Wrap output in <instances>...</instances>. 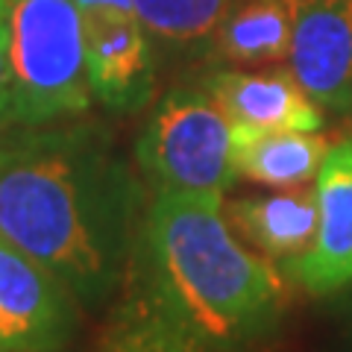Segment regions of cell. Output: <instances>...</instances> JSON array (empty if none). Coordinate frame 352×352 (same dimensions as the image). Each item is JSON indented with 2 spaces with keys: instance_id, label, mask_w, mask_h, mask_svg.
<instances>
[{
  "instance_id": "obj_1",
  "label": "cell",
  "mask_w": 352,
  "mask_h": 352,
  "mask_svg": "<svg viewBox=\"0 0 352 352\" xmlns=\"http://www.w3.org/2000/svg\"><path fill=\"white\" fill-rule=\"evenodd\" d=\"M147 206L100 124L71 118L0 144V235L56 273L85 311L126 288Z\"/></svg>"
},
{
  "instance_id": "obj_2",
  "label": "cell",
  "mask_w": 352,
  "mask_h": 352,
  "mask_svg": "<svg viewBox=\"0 0 352 352\" xmlns=\"http://www.w3.org/2000/svg\"><path fill=\"white\" fill-rule=\"evenodd\" d=\"M129 279L208 352H247L282 320L285 285L229 226L223 194L153 191Z\"/></svg>"
},
{
  "instance_id": "obj_3",
  "label": "cell",
  "mask_w": 352,
  "mask_h": 352,
  "mask_svg": "<svg viewBox=\"0 0 352 352\" xmlns=\"http://www.w3.org/2000/svg\"><path fill=\"white\" fill-rule=\"evenodd\" d=\"M6 132L85 115L94 103L76 0H9Z\"/></svg>"
},
{
  "instance_id": "obj_4",
  "label": "cell",
  "mask_w": 352,
  "mask_h": 352,
  "mask_svg": "<svg viewBox=\"0 0 352 352\" xmlns=\"http://www.w3.org/2000/svg\"><path fill=\"white\" fill-rule=\"evenodd\" d=\"M135 162L153 191L226 194L238 179L232 120L200 82L173 85L141 129Z\"/></svg>"
},
{
  "instance_id": "obj_5",
  "label": "cell",
  "mask_w": 352,
  "mask_h": 352,
  "mask_svg": "<svg viewBox=\"0 0 352 352\" xmlns=\"http://www.w3.org/2000/svg\"><path fill=\"white\" fill-rule=\"evenodd\" d=\"M80 308L56 273L0 235V349H65L80 326Z\"/></svg>"
},
{
  "instance_id": "obj_6",
  "label": "cell",
  "mask_w": 352,
  "mask_h": 352,
  "mask_svg": "<svg viewBox=\"0 0 352 352\" xmlns=\"http://www.w3.org/2000/svg\"><path fill=\"white\" fill-rule=\"evenodd\" d=\"M85 21V59L91 94L106 112H141L156 94V41L135 12H91Z\"/></svg>"
},
{
  "instance_id": "obj_7",
  "label": "cell",
  "mask_w": 352,
  "mask_h": 352,
  "mask_svg": "<svg viewBox=\"0 0 352 352\" xmlns=\"http://www.w3.org/2000/svg\"><path fill=\"white\" fill-rule=\"evenodd\" d=\"M288 68L323 112L352 115V0H300Z\"/></svg>"
},
{
  "instance_id": "obj_8",
  "label": "cell",
  "mask_w": 352,
  "mask_h": 352,
  "mask_svg": "<svg viewBox=\"0 0 352 352\" xmlns=\"http://www.w3.org/2000/svg\"><path fill=\"white\" fill-rule=\"evenodd\" d=\"M317 235L288 270L314 296H332L352 285V138L329 150L314 179Z\"/></svg>"
},
{
  "instance_id": "obj_9",
  "label": "cell",
  "mask_w": 352,
  "mask_h": 352,
  "mask_svg": "<svg viewBox=\"0 0 352 352\" xmlns=\"http://www.w3.org/2000/svg\"><path fill=\"white\" fill-rule=\"evenodd\" d=\"M200 85L217 100L223 115L238 129H296L320 132L326 124L323 109L300 85L291 68L235 71L214 68L200 76Z\"/></svg>"
},
{
  "instance_id": "obj_10",
  "label": "cell",
  "mask_w": 352,
  "mask_h": 352,
  "mask_svg": "<svg viewBox=\"0 0 352 352\" xmlns=\"http://www.w3.org/2000/svg\"><path fill=\"white\" fill-rule=\"evenodd\" d=\"M223 214L244 244L285 267L305 256L317 235L314 191L291 188L279 194L241 197L223 203Z\"/></svg>"
},
{
  "instance_id": "obj_11",
  "label": "cell",
  "mask_w": 352,
  "mask_h": 352,
  "mask_svg": "<svg viewBox=\"0 0 352 352\" xmlns=\"http://www.w3.org/2000/svg\"><path fill=\"white\" fill-rule=\"evenodd\" d=\"M235 141V170L250 182L267 188L291 191L317 179L332 144L320 132L296 129H238L232 126Z\"/></svg>"
},
{
  "instance_id": "obj_12",
  "label": "cell",
  "mask_w": 352,
  "mask_h": 352,
  "mask_svg": "<svg viewBox=\"0 0 352 352\" xmlns=\"http://www.w3.org/2000/svg\"><path fill=\"white\" fill-rule=\"evenodd\" d=\"M300 0H235L217 27L208 59L223 65H270L291 53Z\"/></svg>"
},
{
  "instance_id": "obj_13",
  "label": "cell",
  "mask_w": 352,
  "mask_h": 352,
  "mask_svg": "<svg viewBox=\"0 0 352 352\" xmlns=\"http://www.w3.org/2000/svg\"><path fill=\"white\" fill-rule=\"evenodd\" d=\"M235 0H135V15L170 56L208 59L214 32Z\"/></svg>"
},
{
  "instance_id": "obj_14",
  "label": "cell",
  "mask_w": 352,
  "mask_h": 352,
  "mask_svg": "<svg viewBox=\"0 0 352 352\" xmlns=\"http://www.w3.org/2000/svg\"><path fill=\"white\" fill-rule=\"evenodd\" d=\"M112 317L100 352H208L135 279H126V296Z\"/></svg>"
},
{
  "instance_id": "obj_15",
  "label": "cell",
  "mask_w": 352,
  "mask_h": 352,
  "mask_svg": "<svg viewBox=\"0 0 352 352\" xmlns=\"http://www.w3.org/2000/svg\"><path fill=\"white\" fill-rule=\"evenodd\" d=\"M6 91H9V6L0 0V135L6 132Z\"/></svg>"
},
{
  "instance_id": "obj_16",
  "label": "cell",
  "mask_w": 352,
  "mask_h": 352,
  "mask_svg": "<svg viewBox=\"0 0 352 352\" xmlns=\"http://www.w3.org/2000/svg\"><path fill=\"white\" fill-rule=\"evenodd\" d=\"M82 15L91 12H135V0H76Z\"/></svg>"
},
{
  "instance_id": "obj_17",
  "label": "cell",
  "mask_w": 352,
  "mask_h": 352,
  "mask_svg": "<svg viewBox=\"0 0 352 352\" xmlns=\"http://www.w3.org/2000/svg\"><path fill=\"white\" fill-rule=\"evenodd\" d=\"M6 3H9V0H6Z\"/></svg>"
},
{
  "instance_id": "obj_18",
  "label": "cell",
  "mask_w": 352,
  "mask_h": 352,
  "mask_svg": "<svg viewBox=\"0 0 352 352\" xmlns=\"http://www.w3.org/2000/svg\"><path fill=\"white\" fill-rule=\"evenodd\" d=\"M0 352H3V349H0Z\"/></svg>"
}]
</instances>
